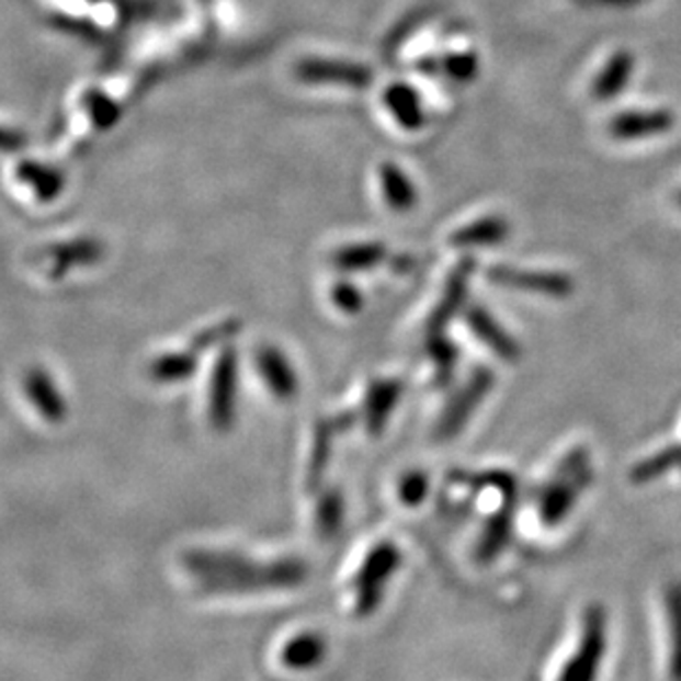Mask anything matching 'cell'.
<instances>
[{
	"mask_svg": "<svg viewBox=\"0 0 681 681\" xmlns=\"http://www.w3.org/2000/svg\"><path fill=\"white\" fill-rule=\"evenodd\" d=\"M587 631L589 633H587V639L582 644V650L569 661L560 681H591L600 650H602V626L598 622H593Z\"/></svg>",
	"mask_w": 681,
	"mask_h": 681,
	"instance_id": "5b68a950",
	"label": "cell"
},
{
	"mask_svg": "<svg viewBox=\"0 0 681 681\" xmlns=\"http://www.w3.org/2000/svg\"><path fill=\"white\" fill-rule=\"evenodd\" d=\"M668 611L672 624V670L681 677V587L668 593Z\"/></svg>",
	"mask_w": 681,
	"mask_h": 681,
	"instance_id": "52a82bcc",
	"label": "cell"
},
{
	"mask_svg": "<svg viewBox=\"0 0 681 681\" xmlns=\"http://www.w3.org/2000/svg\"><path fill=\"white\" fill-rule=\"evenodd\" d=\"M452 80L457 82H468L477 76V58L475 56H466V54H459V56H452L445 60V67H443Z\"/></svg>",
	"mask_w": 681,
	"mask_h": 681,
	"instance_id": "ba28073f",
	"label": "cell"
},
{
	"mask_svg": "<svg viewBox=\"0 0 681 681\" xmlns=\"http://www.w3.org/2000/svg\"><path fill=\"white\" fill-rule=\"evenodd\" d=\"M672 128V115L666 111H628L613 117L609 130L615 139L633 141L661 135Z\"/></svg>",
	"mask_w": 681,
	"mask_h": 681,
	"instance_id": "6da1fadb",
	"label": "cell"
},
{
	"mask_svg": "<svg viewBox=\"0 0 681 681\" xmlns=\"http://www.w3.org/2000/svg\"><path fill=\"white\" fill-rule=\"evenodd\" d=\"M470 325L473 329L486 340L490 342L499 353L503 355H510L514 349H512V340H508V336L501 331V327L484 311V309H475L470 314Z\"/></svg>",
	"mask_w": 681,
	"mask_h": 681,
	"instance_id": "8992f818",
	"label": "cell"
},
{
	"mask_svg": "<svg viewBox=\"0 0 681 681\" xmlns=\"http://www.w3.org/2000/svg\"><path fill=\"white\" fill-rule=\"evenodd\" d=\"M510 235V227L499 216H488L477 223H470L452 237L454 246L459 248H473V246H497Z\"/></svg>",
	"mask_w": 681,
	"mask_h": 681,
	"instance_id": "277c9868",
	"label": "cell"
},
{
	"mask_svg": "<svg viewBox=\"0 0 681 681\" xmlns=\"http://www.w3.org/2000/svg\"><path fill=\"white\" fill-rule=\"evenodd\" d=\"M492 279L503 285H512L519 290H532V292H545L554 296H563L569 292V281L558 274H543V272H521V270H506L499 268L492 272Z\"/></svg>",
	"mask_w": 681,
	"mask_h": 681,
	"instance_id": "7a4b0ae2",
	"label": "cell"
},
{
	"mask_svg": "<svg viewBox=\"0 0 681 681\" xmlns=\"http://www.w3.org/2000/svg\"><path fill=\"white\" fill-rule=\"evenodd\" d=\"M633 76V56L628 52H617L615 56L609 58L604 69L593 82V98L598 100H609L626 87L628 78Z\"/></svg>",
	"mask_w": 681,
	"mask_h": 681,
	"instance_id": "3957f363",
	"label": "cell"
}]
</instances>
